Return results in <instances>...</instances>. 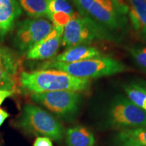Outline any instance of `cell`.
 <instances>
[{"label":"cell","mask_w":146,"mask_h":146,"mask_svg":"<svg viewBox=\"0 0 146 146\" xmlns=\"http://www.w3.org/2000/svg\"><path fill=\"white\" fill-rule=\"evenodd\" d=\"M53 24L45 18H29L18 22L14 28L12 43L20 53L26 54L52 30Z\"/></svg>","instance_id":"8"},{"label":"cell","mask_w":146,"mask_h":146,"mask_svg":"<svg viewBox=\"0 0 146 146\" xmlns=\"http://www.w3.org/2000/svg\"><path fill=\"white\" fill-rule=\"evenodd\" d=\"M22 10L31 18H47L45 0H17Z\"/></svg>","instance_id":"16"},{"label":"cell","mask_w":146,"mask_h":146,"mask_svg":"<svg viewBox=\"0 0 146 146\" xmlns=\"http://www.w3.org/2000/svg\"><path fill=\"white\" fill-rule=\"evenodd\" d=\"M20 89L26 94H40L56 91H72L83 93L91 87V80L71 76L54 69L23 71L18 77Z\"/></svg>","instance_id":"1"},{"label":"cell","mask_w":146,"mask_h":146,"mask_svg":"<svg viewBox=\"0 0 146 146\" xmlns=\"http://www.w3.org/2000/svg\"><path fill=\"white\" fill-rule=\"evenodd\" d=\"M0 89L15 91L18 89V83L15 77L0 68Z\"/></svg>","instance_id":"20"},{"label":"cell","mask_w":146,"mask_h":146,"mask_svg":"<svg viewBox=\"0 0 146 146\" xmlns=\"http://www.w3.org/2000/svg\"><path fill=\"white\" fill-rule=\"evenodd\" d=\"M145 1H146V0H145Z\"/></svg>","instance_id":"27"},{"label":"cell","mask_w":146,"mask_h":146,"mask_svg":"<svg viewBox=\"0 0 146 146\" xmlns=\"http://www.w3.org/2000/svg\"><path fill=\"white\" fill-rule=\"evenodd\" d=\"M106 123L114 129H127L146 127V112L118 95L112 100L106 112Z\"/></svg>","instance_id":"7"},{"label":"cell","mask_w":146,"mask_h":146,"mask_svg":"<svg viewBox=\"0 0 146 146\" xmlns=\"http://www.w3.org/2000/svg\"><path fill=\"white\" fill-rule=\"evenodd\" d=\"M104 56L99 49L90 45H78L66 49L52 59L46 60L51 62L73 63L82 60Z\"/></svg>","instance_id":"13"},{"label":"cell","mask_w":146,"mask_h":146,"mask_svg":"<svg viewBox=\"0 0 146 146\" xmlns=\"http://www.w3.org/2000/svg\"><path fill=\"white\" fill-rule=\"evenodd\" d=\"M131 83L146 94V81L145 80L141 79V78H137V79L131 82Z\"/></svg>","instance_id":"24"},{"label":"cell","mask_w":146,"mask_h":146,"mask_svg":"<svg viewBox=\"0 0 146 146\" xmlns=\"http://www.w3.org/2000/svg\"><path fill=\"white\" fill-rule=\"evenodd\" d=\"M31 100L44 108L54 116L65 121H72L79 112L83 94L72 91H56L31 94Z\"/></svg>","instance_id":"5"},{"label":"cell","mask_w":146,"mask_h":146,"mask_svg":"<svg viewBox=\"0 0 146 146\" xmlns=\"http://www.w3.org/2000/svg\"><path fill=\"white\" fill-rule=\"evenodd\" d=\"M116 40V34L76 12L64 28L62 46L67 49L78 45H89L94 42Z\"/></svg>","instance_id":"4"},{"label":"cell","mask_w":146,"mask_h":146,"mask_svg":"<svg viewBox=\"0 0 146 146\" xmlns=\"http://www.w3.org/2000/svg\"><path fill=\"white\" fill-rule=\"evenodd\" d=\"M127 7L123 0H94L85 16L116 34L128 25Z\"/></svg>","instance_id":"6"},{"label":"cell","mask_w":146,"mask_h":146,"mask_svg":"<svg viewBox=\"0 0 146 146\" xmlns=\"http://www.w3.org/2000/svg\"><path fill=\"white\" fill-rule=\"evenodd\" d=\"M33 146H53L52 141L46 137H37L35 140Z\"/></svg>","instance_id":"22"},{"label":"cell","mask_w":146,"mask_h":146,"mask_svg":"<svg viewBox=\"0 0 146 146\" xmlns=\"http://www.w3.org/2000/svg\"><path fill=\"white\" fill-rule=\"evenodd\" d=\"M127 50L137 66L146 73V46H131L127 47Z\"/></svg>","instance_id":"19"},{"label":"cell","mask_w":146,"mask_h":146,"mask_svg":"<svg viewBox=\"0 0 146 146\" xmlns=\"http://www.w3.org/2000/svg\"><path fill=\"white\" fill-rule=\"evenodd\" d=\"M23 14L17 0H0V41H3Z\"/></svg>","instance_id":"11"},{"label":"cell","mask_w":146,"mask_h":146,"mask_svg":"<svg viewBox=\"0 0 146 146\" xmlns=\"http://www.w3.org/2000/svg\"><path fill=\"white\" fill-rule=\"evenodd\" d=\"M66 146H94V135L83 126H74L67 129L64 133Z\"/></svg>","instance_id":"14"},{"label":"cell","mask_w":146,"mask_h":146,"mask_svg":"<svg viewBox=\"0 0 146 146\" xmlns=\"http://www.w3.org/2000/svg\"><path fill=\"white\" fill-rule=\"evenodd\" d=\"M20 67L21 60L17 55L0 43V68L15 77L19 72Z\"/></svg>","instance_id":"15"},{"label":"cell","mask_w":146,"mask_h":146,"mask_svg":"<svg viewBox=\"0 0 146 146\" xmlns=\"http://www.w3.org/2000/svg\"><path fill=\"white\" fill-rule=\"evenodd\" d=\"M119 141H131L141 146H146V127L123 129L118 134Z\"/></svg>","instance_id":"17"},{"label":"cell","mask_w":146,"mask_h":146,"mask_svg":"<svg viewBox=\"0 0 146 146\" xmlns=\"http://www.w3.org/2000/svg\"><path fill=\"white\" fill-rule=\"evenodd\" d=\"M14 125L28 134L37 137H46L60 143L64 137L62 124L50 112L34 104L24 106Z\"/></svg>","instance_id":"2"},{"label":"cell","mask_w":146,"mask_h":146,"mask_svg":"<svg viewBox=\"0 0 146 146\" xmlns=\"http://www.w3.org/2000/svg\"><path fill=\"white\" fill-rule=\"evenodd\" d=\"M15 93V91H14L0 89V106H1V104H3V102H4L7 98L13 96Z\"/></svg>","instance_id":"23"},{"label":"cell","mask_w":146,"mask_h":146,"mask_svg":"<svg viewBox=\"0 0 146 146\" xmlns=\"http://www.w3.org/2000/svg\"><path fill=\"white\" fill-rule=\"evenodd\" d=\"M63 31V27L54 25L50 33L25 54L27 59L49 60L55 57L62 45Z\"/></svg>","instance_id":"9"},{"label":"cell","mask_w":146,"mask_h":146,"mask_svg":"<svg viewBox=\"0 0 146 146\" xmlns=\"http://www.w3.org/2000/svg\"><path fill=\"white\" fill-rule=\"evenodd\" d=\"M47 18L54 26L64 28L76 12L68 0H45Z\"/></svg>","instance_id":"12"},{"label":"cell","mask_w":146,"mask_h":146,"mask_svg":"<svg viewBox=\"0 0 146 146\" xmlns=\"http://www.w3.org/2000/svg\"><path fill=\"white\" fill-rule=\"evenodd\" d=\"M77 9V13L85 16L94 0H71Z\"/></svg>","instance_id":"21"},{"label":"cell","mask_w":146,"mask_h":146,"mask_svg":"<svg viewBox=\"0 0 146 146\" xmlns=\"http://www.w3.org/2000/svg\"><path fill=\"white\" fill-rule=\"evenodd\" d=\"M119 146H141L139 145L137 143H133V142L124 141H120Z\"/></svg>","instance_id":"26"},{"label":"cell","mask_w":146,"mask_h":146,"mask_svg":"<svg viewBox=\"0 0 146 146\" xmlns=\"http://www.w3.org/2000/svg\"><path fill=\"white\" fill-rule=\"evenodd\" d=\"M10 116L9 113L4 109L0 108V127L3 125L5 120Z\"/></svg>","instance_id":"25"},{"label":"cell","mask_w":146,"mask_h":146,"mask_svg":"<svg viewBox=\"0 0 146 146\" xmlns=\"http://www.w3.org/2000/svg\"><path fill=\"white\" fill-rule=\"evenodd\" d=\"M131 28L139 39L146 41V1L126 0Z\"/></svg>","instance_id":"10"},{"label":"cell","mask_w":146,"mask_h":146,"mask_svg":"<svg viewBox=\"0 0 146 146\" xmlns=\"http://www.w3.org/2000/svg\"><path fill=\"white\" fill-rule=\"evenodd\" d=\"M123 90L127 98L134 104L146 112V94L132 84L124 85Z\"/></svg>","instance_id":"18"},{"label":"cell","mask_w":146,"mask_h":146,"mask_svg":"<svg viewBox=\"0 0 146 146\" xmlns=\"http://www.w3.org/2000/svg\"><path fill=\"white\" fill-rule=\"evenodd\" d=\"M39 68L63 71L74 77L87 80L112 76L125 72L128 69L122 62L105 56L73 63L45 61L39 64Z\"/></svg>","instance_id":"3"}]
</instances>
